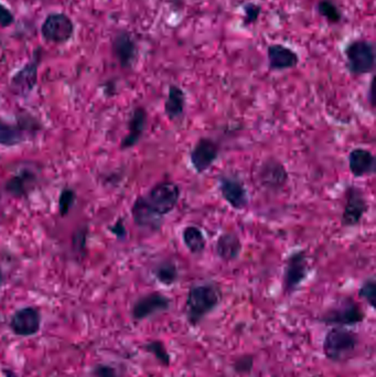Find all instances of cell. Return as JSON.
<instances>
[{"instance_id":"obj_12","label":"cell","mask_w":376,"mask_h":377,"mask_svg":"<svg viewBox=\"0 0 376 377\" xmlns=\"http://www.w3.org/2000/svg\"><path fill=\"white\" fill-rule=\"evenodd\" d=\"M42 316L36 307H23L12 314L9 321V328L14 336L29 338L39 334L41 329Z\"/></svg>"},{"instance_id":"obj_5","label":"cell","mask_w":376,"mask_h":377,"mask_svg":"<svg viewBox=\"0 0 376 377\" xmlns=\"http://www.w3.org/2000/svg\"><path fill=\"white\" fill-rule=\"evenodd\" d=\"M309 274V262L304 249L293 252L288 255L282 274V287L286 295H293L299 289Z\"/></svg>"},{"instance_id":"obj_4","label":"cell","mask_w":376,"mask_h":377,"mask_svg":"<svg viewBox=\"0 0 376 377\" xmlns=\"http://www.w3.org/2000/svg\"><path fill=\"white\" fill-rule=\"evenodd\" d=\"M346 69L355 77L370 74L375 69V45L365 39H357L348 42L346 49Z\"/></svg>"},{"instance_id":"obj_9","label":"cell","mask_w":376,"mask_h":377,"mask_svg":"<svg viewBox=\"0 0 376 377\" xmlns=\"http://www.w3.org/2000/svg\"><path fill=\"white\" fill-rule=\"evenodd\" d=\"M171 299L161 292H149L147 295L141 296L134 303L130 314L136 321H143L168 312L171 308Z\"/></svg>"},{"instance_id":"obj_1","label":"cell","mask_w":376,"mask_h":377,"mask_svg":"<svg viewBox=\"0 0 376 377\" xmlns=\"http://www.w3.org/2000/svg\"><path fill=\"white\" fill-rule=\"evenodd\" d=\"M223 300L221 286L216 281H205L190 287L185 299V319L196 328L209 314L216 312Z\"/></svg>"},{"instance_id":"obj_23","label":"cell","mask_w":376,"mask_h":377,"mask_svg":"<svg viewBox=\"0 0 376 377\" xmlns=\"http://www.w3.org/2000/svg\"><path fill=\"white\" fill-rule=\"evenodd\" d=\"M182 241L185 247L194 255H200L207 247V238L202 230L196 225H188L182 231Z\"/></svg>"},{"instance_id":"obj_19","label":"cell","mask_w":376,"mask_h":377,"mask_svg":"<svg viewBox=\"0 0 376 377\" xmlns=\"http://www.w3.org/2000/svg\"><path fill=\"white\" fill-rule=\"evenodd\" d=\"M243 245L236 232H224L216 241L214 251L216 256L225 263L234 262L241 255Z\"/></svg>"},{"instance_id":"obj_7","label":"cell","mask_w":376,"mask_h":377,"mask_svg":"<svg viewBox=\"0 0 376 377\" xmlns=\"http://www.w3.org/2000/svg\"><path fill=\"white\" fill-rule=\"evenodd\" d=\"M368 211V200L362 189L357 185L346 187V204L341 216V224L343 227L353 229L359 226Z\"/></svg>"},{"instance_id":"obj_36","label":"cell","mask_w":376,"mask_h":377,"mask_svg":"<svg viewBox=\"0 0 376 377\" xmlns=\"http://www.w3.org/2000/svg\"><path fill=\"white\" fill-rule=\"evenodd\" d=\"M3 374L5 375V377H18L16 373L12 372V369H3Z\"/></svg>"},{"instance_id":"obj_34","label":"cell","mask_w":376,"mask_h":377,"mask_svg":"<svg viewBox=\"0 0 376 377\" xmlns=\"http://www.w3.org/2000/svg\"><path fill=\"white\" fill-rule=\"evenodd\" d=\"M109 230L119 240H124L126 235H127V231H126V227H125L122 218H119L116 223L114 224L112 227H109Z\"/></svg>"},{"instance_id":"obj_27","label":"cell","mask_w":376,"mask_h":377,"mask_svg":"<svg viewBox=\"0 0 376 377\" xmlns=\"http://www.w3.org/2000/svg\"><path fill=\"white\" fill-rule=\"evenodd\" d=\"M317 11L330 23H339L342 19V14L332 0H320L317 5Z\"/></svg>"},{"instance_id":"obj_29","label":"cell","mask_w":376,"mask_h":377,"mask_svg":"<svg viewBox=\"0 0 376 377\" xmlns=\"http://www.w3.org/2000/svg\"><path fill=\"white\" fill-rule=\"evenodd\" d=\"M233 371L236 374L247 375L252 372L254 367V358L251 354H243L236 358V361L232 364Z\"/></svg>"},{"instance_id":"obj_2","label":"cell","mask_w":376,"mask_h":377,"mask_svg":"<svg viewBox=\"0 0 376 377\" xmlns=\"http://www.w3.org/2000/svg\"><path fill=\"white\" fill-rule=\"evenodd\" d=\"M359 345V336L348 328L332 327L324 336V356L335 363L346 361Z\"/></svg>"},{"instance_id":"obj_30","label":"cell","mask_w":376,"mask_h":377,"mask_svg":"<svg viewBox=\"0 0 376 377\" xmlns=\"http://www.w3.org/2000/svg\"><path fill=\"white\" fill-rule=\"evenodd\" d=\"M75 198H76V196L72 189L67 187L61 191L60 198H59V212L61 216H65L70 212V210L74 204Z\"/></svg>"},{"instance_id":"obj_15","label":"cell","mask_w":376,"mask_h":377,"mask_svg":"<svg viewBox=\"0 0 376 377\" xmlns=\"http://www.w3.org/2000/svg\"><path fill=\"white\" fill-rule=\"evenodd\" d=\"M132 215L136 225L145 231L159 232L163 227V218L150 207L144 196H138L132 207Z\"/></svg>"},{"instance_id":"obj_37","label":"cell","mask_w":376,"mask_h":377,"mask_svg":"<svg viewBox=\"0 0 376 377\" xmlns=\"http://www.w3.org/2000/svg\"><path fill=\"white\" fill-rule=\"evenodd\" d=\"M5 283V276H3V269L0 267V287L3 286Z\"/></svg>"},{"instance_id":"obj_22","label":"cell","mask_w":376,"mask_h":377,"mask_svg":"<svg viewBox=\"0 0 376 377\" xmlns=\"http://www.w3.org/2000/svg\"><path fill=\"white\" fill-rule=\"evenodd\" d=\"M34 182L36 174H32L31 171L23 170L17 176H12V179H9L5 189L10 196L23 198L28 194L31 187H34Z\"/></svg>"},{"instance_id":"obj_10","label":"cell","mask_w":376,"mask_h":377,"mask_svg":"<svg viewBox=\"0 0 376 377\" xmlns=\"http://www.w3.org/2000/svg\"><path fill=\"white\" fill-rule=\"evenodd\" d=\"M260 187L269 191H280L287 185L289 180L287 169L275 158H267L263 160L256 174Z\"/></svg>"},{"instance_id":"obj_35","label":"cell","mask_w":376,"mask_h":377,"mask_svg":"<svg viewBox=\"0 0 376 377\" xmlns=\"http://www.w3.org/2000/svg\"><path fill=\"white\" fill-rule=\"evenodd\" d=\"M368 95H370V99H368V102H370V106H372V108H374L373 81L370 82V91H368Z\"/></svg>"},{"instance_id":"obj_32","label":"cell","mask_w":376,"mask_h":377,"mask_svg":"<svg viewBox=\"0 0 376 377\" xmlns=\"http://www.w3.org/2000/svg\"><path fill=\"white\" fill-rule=\"evenodd\" d=\"M94 377H117V369L107 364H97L92 369Z\"/></svg>"},{"instance_id":"obj_16","label":"cell","mask_w":376,"mask_h":377,"mask_svg":"<svg viewBox=\"0 0 376 377\" xmlns=\"http://www.w3.org/2000/svg\"><path fill=\"white\" fill-rule=\"evenodd\" d=\"M112 48L119 65L123 69H132L138 57V47L133 36L127 31H121L114 37Z\"/></svg>"},{"instance_id":"obj_13","label":"cell","mask_w":376,"mask_h":377,"mask_svg":"<svg viewBox=\"0 0 376 377\" xmlns=\"http://www.w3.org/2000/svg\"><path fill=\"white\" fill-rule=\"evenodd\" d=\"M42 50L34 51V58L29 61L28 63L20 69L10 81V88L14 94L19 96H27L28 94L34 91L38 82V71H39L40 62H41Z\"/></svg>"},{"instance_id":"obj_28","label":"cell","mask_w":376,"mask_h":377,"mask_svg":"<svg viewBox=\"0 0 376 377\" xmlns=\"http://www.w3.org/2000/svg\"><path fill=\"white\" fill-rule=\"evenodd\" d=\"M357 295L368 303L370 308L374 309L376 300V281L374 276H370L363 281L359 292H357Z\"/></svg>"},{"instance_id":"obj_3","label":"cell","mask_w":376,"mask_h":377,"mask_svg":"<svg viewBox=\"0 0 376 377\" xmlns=\"http://www.w3.org/2000/svg\"><path fill=\"white\" fill-rule=\"evenodd\" d=\"M365 312L352 297H344L324 310L318 317L319 323L330 327H353L365 320Z\"/></svg>"},{"instance_id":"obj_20","label":"cell","mask_w":376,"mask_h":377,"mask_svg":"<svg viewBox=\"0 0 376 377\" xmlns=\"http://www.w3.org/2000/svg\"><path fill=\"white\" fill-rule=\"evenodd\" d=\"M147 119H148V116H147V112L144 108L138 106L133 110L129 123H128L127 135L123 138L122 143H121L122 150L133 148L139 143L141 137L144 135L145 130H146Z\"/></svg>"},{"instance_id":"obj_31","label":"cell","mask_w":376,"mask_h":377,"mask_svg":"<svg viewBox=\"0 0 376 377\" xmlns=\"http://www.w3.org/2000/svg\"><path fill=\"white\" fill-rule=\"evenodd\" d=\"M244 25H254L260 19L262 7L258 3H247L244 5Z\"/></svg>"},{"instance_id":"obj_33","label":"cell","mask_w":376,"mask_h":377,"mask_svg":"<svg viewBox=\"0 0 376 377\" xmlns=\"http://www.w3.org/2000/svg\"><path fill=\"white\" fill-rule=\"evenodd\" d=\"M14 21V16L6 6L0 3V28H7L12 26Z\"/></svg>"},{"instance_id":"obj_18","label":"cell","mask_w":376,"mask_h":377,"mask_svg":"<svg viewBox=\"0 0 376 377\" xmlns=\"http://www.w3.org/2000/svg\"><path fill=\"white\" fill-rule=\"evenodd\" d=\"M348 169L355 178L373 176L376 170V160L373 152L368 149H352L348 157Z\"/></svg>"},{"instance_id":"obj_21","label":"cell","mask_w":376,"mask_h":377,"mask_svg":"<svg viewBox=\"0 0 376 377\" xmlns=\"http://www.w3.org/2000/svg\"><path fill=\"white\" fill-rule=\"evenodd\" d=\"M187 106V95L180 86H169L168 97L165 102V114L169 121H177L182 119Z\"/></svg>"},{"instance_id":"obj_6","label":"cell","mask_w":376,"mask_h":377,"mask_svg":"<svg viewBox=\"0 0 376 377\" xmlns=\"http://www.w3.org/2000/svg\"><path fill=\"white\" fill-rule=\"evenodd\" d=\"M180 196L181 189L176 182L161 181L154 185L145 198L158 214L166 216L177 207Z\"/></svg>"},{"instance_id":"obj_8","label":"cell","mask_w":376,"mask_h":377,"mask_svg":"<svg viewBox=\"0 0 376 377\" xmlns=\"http://www.w3.org/2000/svg\"><path fill=\"white\" fill-rule=\"evenodd\" d=\"M72 19L62 12H53L45 18L41 26V34L45 41L63 44L74 34Z\"/></svg>"},{"instance_id":"obj_11","label":"cell","mask_w":376,"mask_h":377,"mask_svg":"<svg viewBox=\"0 0 376 377\" xmlns=\"http://www.w3.org/2000/svg\"><path fill=\"white\" fill-rule=\"evenodd\" d=\"M218 187L222 198L236 211H243L249 205V192L241 179L233 174H223L218 178Z\"/></svg>"},{"instance_id":"obj_24","label":"cell","mask_w":376,"mask_h":377,"mask_svg":"<svg viewBox=\"0 0 376 377\" xmlns=\"http://www.w3.org/2000/svg\"><path fill=\"white\" fill-rule=\"evenodd\" d=\"M152 274L159 284L166 287L174 286L180 276L177 264L170 259H165L156 265L155 268L152 269Z\"/></svg>"},{"instance_id":"obj_26","label":"cell","mask_w":376,"mask_h":377,"mask_svg":"<svg viewBox=\"0 0 376 377\" xmlns=\"http://www.w3.org/2000/svg\"><path fill=\"white\" fill-rule=\"evenodd\" d=\"M145 351L152 354L159 363L165 367H170L171 364V356L167 350L166 345L160 340H152L147 342L144 345Z\"/></svg>"},{"instance_id":"obj_17","label":"cell","mask_w":376,"mask_h":377,"mask_svg":"<svg viewBox=\"0 0 376 377\" xmlns=\"http://www.w3.org/2000/svg\"><path fill=\"white\" fill-rule=\"evenodd\" d=\"M267 61L271 71H285L293 69L300 62L298 53L284 44H271L267 48Z\"/></svg>"},{"instance_id":"obj_25","label":"cell","mask_w":376,"mask_h":377,"mask_svg":"<svg viewBox=\"0 0 376 377\" xmlns=\"http://www.w3.org/2000/svg\"><path fill=\"white\" fill-rule=\"evenodd\" d=\"M25 141L23 127L12 125L0 119V145L3 147L18 146Z\"/></svg>"},{"instance_id":"obj_14","label":"cell","mask_w":376,"mask_h":377,"mask_svg":"<svg viewBox=\"0 0 376 377\" xmlns=\"http://www.w3.org/2000/svg\"><path fill=\"white\" fill-rule=\"evenodd\" d=\"M219 156V143L211 138L202 137L190 152V163L198 174H202L214 165Z\"/></svg>"}]
</instances>
